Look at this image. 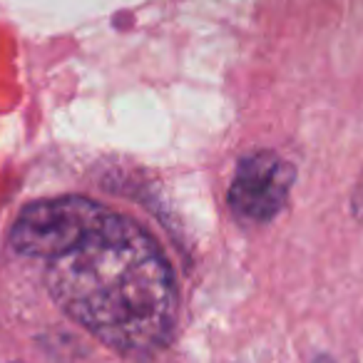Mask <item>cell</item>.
Listing matches in <instances>:
<instances>
[{
	"mask_svg": "<svg viewBox=\"0 0 363 363\" xmlns=\"http://www.w3.org/2000/svg\"><path fill=\"white\" fill-rule=\"evenodd\" d=\"M48 289L82 328L127 358L164 348L177 323V286L157 242L130 217H107L48 262Z\"/></svg>",
	"mask_w": 363,
	"mask_h": 363,
	"instance_id": "cell-1",
	"label": "cell"
},
{
	"mask_svg": "<svg viewBox=\"0 0 363 363\" xmlns=\"http://www.w3.org/2000/svg\"><path fill=\"white\" fill-rule=\"evenodd\" d=\"M107 212L87 197L43 199L23 209L11 232V247L23 257L50 262L80 244Z\"/></svg>",
	"mask_w": 363,
	"mask_h": 363,
	"instance_id": "cell-2",
	"label": "cell"
},
{
	"mask_svg": "<svg viewBox=\"0 0 363 363\" xmlns=\"http://www.w3.org/2000/svg\"><path fill=\"white\" fill-rule=\"evenodd\" d=\"M296 169L277 152H252L239 162L229 187V207L247 224L274 219L286 204Z\"/></svg>",
	"mask_w": 363,
	"mask_h": 363,
	"instance_id": "cell-3",
	"label": "cell"
}]
</instances>
